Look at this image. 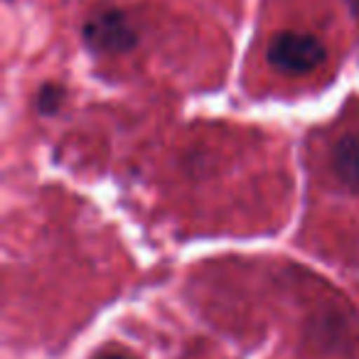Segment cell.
<instances>
[{
    "label": "cell",
    "instance_id": "cell-2",
    "mask_svg": "<svg viewBox=\"0 0 359 359\" xmlns=\"http://www.w3.org/2000/svg\"><path fill=\"white\" fill-rule=\"evenodd\" d=\"M86 47L99 55H123L138 45V32L130 25L126 13L121 11H101L91 18L81 30Z\"/></svg>",
    "mask_w": 359,
    "mask_h": 359
},
{
    "label": "cell",
    "instance_id": "cell-4",
    "mask_svg": "<svg viewBox=\"0 0 359 359\" xmlns=\"http://www.w3.org/2000/svg\"><path fill=\"white\" fill-rule=\"evenodd\" d=\"M62 101H65V89L60 84H42L37 91L35 106L42 116H55L62 109Z\"/></svg>",
    "mask_w": 359,
    "mask_h": 359
},
{
    "label": "cell",
    "instance_id": "cell-5",
    "mask_svg": "<svg viewBox=\"0 0 359 359\" xmlns=\"http://www.w3.org/2000/svg\"><path fill=\"white\" fill-rule=\"evenodd\" d=\"M96 359H128V357H121V354H104V357H96Z\"/></svg>",
    "mask_w": 359,
    "mask_h": 359
},
{
    "label": "cell",
    "instance_id": "cell-1",
    "mask_svg": "<svg viewBox=\"0 0 359 359\" xmlns=\"http://www.w3.org/2000/svg\"><path fill=\"white\" fill-rule=\"evenodd\" d=\"M327 50L310 32H278L269 45V62L283 74H310L325 65Z\"/></svg>",
    "mask_w": 359,
    "mask_h": 359
},
{
    "label": "cell",
    "instance_id": "cell-3",
    "mask_svg": "<svg viewBox=\"0 0 359 359\" xmlns=\"http://www.w3.org/2000/svg\"><path fill=\"white\" fill-rule=\"evenodd\" d=\"M332 168L339 182L359 192V133H347L334 143Z\"/></svg>",
    "mask_w": 359,
    "mask_h": 359
}]
</instances>
